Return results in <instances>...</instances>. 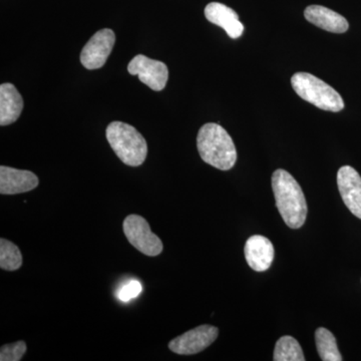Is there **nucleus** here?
Here are the masks:
<instances>
[{
  "instance_id": "f257e3e1",
  "label": "nucleus",
  "mask_w": 361,
  "mask_h": 361,
  "mask_svg": "<svg viewBox=\"0 0 361 361\" xmlns=\"http://www.w3.org/2000/svg\"><path fill=\"white\" fill-rule=\"evenodd\" d=\"M272 189L285 224L291 229L302 227L308 209L300 185L287 171L278 169L272 175Z\"/></svg>"
},
{
  "instance_id": "f03ea898",
  "label": "nucleus",
  "mask_w": 361,
  "mask_h": 361,
  "mask_svg": "<svg viewBox=\"0 0 361 361\" xmlns=\"http://www.w3.org/2000/svg\"><path fill=\"white\" fill-rule=\"evenodd\" d=\"M197 147L202 160L216 169L228 171L234 167L237 151L232 137L218 123L204 125L197 137Z\"/></svg>"
},
{
  "instance_id": "7ed1b4c3",
  "label": "nucleus",
  "mask_w": 361,
  "mask_h": 361,
  "mask_svg": "<svg viewBox=\"0 0 361 361\" xmlns=\"http://www.w3.org/2000/svg\"><path fill=\"white\" fill-rule=\"evenodd\" d=\"M106 135L111 149L125 165L139 167L146 161L148 145L133 126L123 122L111 123Z\"/></svg>"
},
{
  "instance_id": "20e7f679",
  "label": "nucleus",
  "mask_w": 361,
  "mask_h": 361,
  "mask_svg": "<svg viewBox=\"0 0 361 361\" xmlns=\"http://www.w3.org/2000/svg\"><path fill=\"white\" fill-rule=\"evenodd\" d=\"M291 85L301 99L322 110L337 113L344 109L341 94L311 73H296L291 78Z\"/></svg>"
},
{
  "instance_id": "39448f33",
  "label": "nucleus",
  "mask_w": 361,
  "mask_h": 361,
  "mask_svg": "<svg viewBox=\"0 0 361 361\" xmlns=\"http://www.w3.org/2000/svg\"><path fill=\"white\" fill-rule=\"evenodd\" d=\"M123 230L130 245L149 257H155L163 252L161 240L152 232L148 221L140 215L128 216L123 222Z\"/></svg>"
},
{
  "instance_id": "423d86ee",
  "label": "nucleus",
  "mask_w": 361,
  "mask_h": 361,
  "mask_svg": "<svg viewBox=\"0 0 361 361\" xmlns=\"http://www.w3.org/2000/svg\"><path fill=\"white\" fill-rule=\"evenodd\" d=\"M219 336V329L213 325L204 324L176 337L169 343V349L180 355H193L214 343Z\"/></svg>"
},
{
  "instance_id": "0eeeda50",
  "label": "nucleus",
  "mask_w": 361,
  "mask_h": 361,
  "mask_svg": "<svg viewBox=\"0 0 361 361\" xmlns=\"http://www.w3.org/2000/svg\"><path fill=\"white\" fill-rule=\"evenodd\" d=\"M116 42V35L110 28L94 33L80 54V63L87 70L103 68Z\"/></svg>"
},
{
  "instance_id": "6e6552de",
  "label": "nucleus",
  "mask_w": 361,
  "mask_h": 361,
  "mask_svg": "<svg viewBox=\"0 0 361 361\" xmlns=\"http://www.w3.org/2000/svg\"><path fill=\"white\" fill-rule=\"evenodd\" d=\"M130 75H137L142 84L149 89L160 92L165 89L169 78L167 66L160 61L149 59L144 54H137L128 66Z\"/></svg>"
},
{
  "instance_id": "1a4fd4ad",
  "label": "nucleus",
  "mask_w": 361,
  "mask_h": 361,
  "mask_svg": "<svg viewBox=\"0 0 361 361\" xmlns=\"http://www.w3.org/2000/svg\"><path fill=\"white\" fill-rule=\"evenodd\" d=\"M337 186L348 210L361 219V177L357 171L350 166L339 169Z\"/></svg>"
},
{
  "instance_id": "9d476101",
  "label": "nucleus",
  "mask_w": 361,
  "mask_h": 361,
  "mask_svg": "<svg viewBox=\"0 0 361 361\" xmlns=\"http://www.w3.org/2000/svg\"><path fill=\"white\" fill-rule=\"evenodd\" d=\"M39 180L35 173L1 166L0 167V194L16 195L32 191L39 186Z\"/></svg>"
},
{
  "instance_id": "9b49d317",
  "label": "nucleus",
  "mask_w": 361,
  "mask_h": 361,
  "mask_svg": "<svg viewBox=\"0 0 361 361\" xmlns=\"http://www.w3.org/2000/svg\"><path fill=\"white\" fill-rule=\"evenodd\" d=\"M247 263L252 269L263 272L269 269L274 259V247L269 239L254 235L247 240L244 248Z\"/></svg>"
},
{
  "instance_id": "f8f14e48",
  "label": "nucleus",
  "mask_w": 361,
  "mask_h": 361,
  "mask_svg": "<svg viewBox=\"0 0 361 361\" xmlns=\"http://www.w3.org/2000/svg\"><path fill=\"white\" fill-rule=\"evenodd\" d=\"M205 16L213 25L222 27L233 39H239L244 32V25L236 11L220 2L209 4L205 8Z\"/></svg>"
},
{
  "instance_id": "ddd939ff",
  "label": "nucleus",
  "mask_w": 361,
  "mask_h": 361,
  "mask_svg": "<svg viewBox=\"0 0 361 361\" xmlns=\"http://www.w3.org/2000/svg\"><path fill=\"white\" fill-rule=\"evenodd\" d=\"M306 20L326 32L343 33L348 32V20L341 14L324 6H310L304 11Z\"/></svg>"
},
{
  "instance_id": "4468645a",
  "label": "nucleus",
  "mask_w": 361,
  "mask_h": 361,
  "mask_svg": "<svg viewBox=\"0 0 361 361\" xmlns=\"http://www.w3.org/2000/svg\"><path fill=\"white\" fill-rule=\"evenodd\" d=\"M23 109V99L13 84L0 85V125H11L18 120Z\"/></svg>"
},
{
  "instance_id": "2eb2a0df",
  "label": "nucleus",
  "mask_w": 361,
  "mask_h": 361,
  "mask_svg": "<svg viewBox=\"0 0 361 361\" xmlns=\"http://www.w3.org/2000/svg\"><path fill=\"white\" fill-rule=\"evenodd\" d=\"M316 348L318 355L323 361H341L343 360L338 348L336 339L329 329L319 327L315 332Z\"/></svg>"
},
{
  "instance_id": "dca6fc26",
  "label": "nucleus",
  "mask_w": 361,
  "mask_h": 361,
  "mask_svg": "<svg viewBox=\"0 0 361 361\" xmlns=\"http://www.w3.org/2000/svg\"><path fill=\"white\" fill-rule=\"evenodd\" d=\"M273 360L275 361H304L302 348L295 338L283 336L276 342Z\"/></svg>"
},
{
  "instance_id": "f3484780",
  "label": "nucleus",
  "mask_w": 361,
  "mask_h": 361,
  "mask_svg": "<svg viewBox=\"0 0 361 361\" xmlns=\"http://www.w3.org/2000/svg\"><path fill=\"white\" fill-rule=\"evenodd\" d=\"M23 266V254L16 244L8 240L0 239V268L16 271Z\"/></svg>"
},
{
  "instance_id": "a211bd4d",
  "label": "nucleus",
  "mask_w": 361,
  "mask_h": 361,
  "mask_svg": "<svg viewBox=\"0 0 361 361\" xmlns=\"http://www.w3.org/2000/svg\"><path fill=\"white\" fill-rule=\"evenodd\" d=\"M27 350V345L23 341H16L14 343L4 344L0 348V360L1 361H20Z\"/></svg>"
},
{
  "instance_id": "6ab92c4d",
  "label": "nucleus",
  "mask_w": 361,
  "mask_h": 361,
  "mask_svg": "<svg viewBox=\"0 0 361 361\" xmlns=\"http://www.w3.org/2000/svg\"><path fill=\"white\" fill-rule=\"evenodd\" d=\"M142 291V285L139 281H130L129 283L123 285L121 290L118 291V297L123 302H128L130 299H134L139 295Z\"/></svg>"
}]
</instances>
